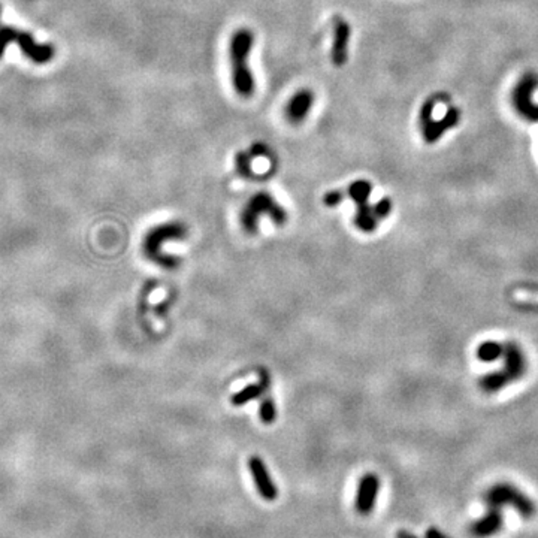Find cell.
Instances as JSON below:
<instances>
[{
    "instance_id": "30bf717a",
    "label": "cell",
    "mask_w": 538,
    "mask_h": 538,
    "mask_svg": "<svg viewBox=\"0 0 538 538\" xmlns=\"http://www.w3.org/2000/svg\"><path fill=\"white\" fill-rule=\"evenodd\" d=\"M17 44L20 46L21 53L30 59L34 63H38V65H44V63H49L54 57V46L50 44H38L34 36L27 31H23V34H19L17 36Z\"/></svg>"
},
{
    "instance_id": "ba28073f",
    "label": "cell",
    "mask_w": 538,
    "mask_h": 538,
    "mask_svg": "<svg viewBox=\"0 0 538 538\" xmlns=\"http://www.w3.org/2000/svg\"><path fill=\"white\" fill-rule=\"evenodd\" d=\"M332 49H330V60L334 66L341 68L349 59V44L352 36L350 24L342 19L334 20V34H332Z\"/></svg>"
},
{
    "instance_id": "8992f818",
    "label": "cell",
    "mask_w": 538,
    "mask_h": 538,
    "mask_svg": "<svg viewBox=\"0 0 538 538\" xmlns=\"http://www.w3.org/2000/svg\"><path fill=\"white\" fill-rule=\"evenodd\" d=\"M247 465L259 495L268 502H274L278 498V486L274 483L263 459L259 456H251Z\"/></svg>"
},
{
    "instance_id": "5bb4252c",
    "label": "cell",
    "mask_w": 538,
    "mask_h": 538,
    "mask_svg": "<svg viewBox=\"0 0 538 538\" xmlns=\"http://www.w3.org/2000/svg\"><path fill=\"white\" fill-rule=\"evenodd\" d=\"M355 225L362 232H374L375 230V226H377L375 214H374L372 208L370 207L368 203H363V205H359V207H357V213H356V217H355Z\"/></svg>"
},
{
    "instance_id": "2e32d148",
    "label": "cell",
    "mask_w": 538,
    "mask_h": 538,
    "mask_svg": "<svg viewBox=\"0 0 538 538\" xmlns=\"http://www.w3.org/2000/svg\"><path fill=\"white\" fill-rule=\"evenodd\" d=\"M504 355V347L495 341L482 342L477 349V357L483 362H495Z\"/></svg>"
},
{
    "instance_id": "8fae6325",
    "label": "cell",
    "mask_w": 538,
    "mask_h": 538,
    "mask_svg": "<svg viewBox=\"0 0 538 538\" xmlns=\"http://www.w3.org/2000/svg\"><path fill=\"white\" fill-rule=\"evenodd\" d=\"M504 525V514L499 507H489L483 517L474 522L470 531L476 538L492 537L501 531Z\"/></svg>"
},
{
    "instance_id": "e0dca14e",
    "label": "cell",
    "mask_w": 538,
    "mask_h": 538,
    "mask_svg": "<svg viewBox=\"0 0 538 538\" xmlns=\"http://www.w3.org/2000/svg\"><path fill=\"white\" fill-rule=\"evenodd\" d=\"M251 157L253 156L250 154V151L248 153L240 151V153H236V156H235V168H236V172H238L240 176L244 177V178L253 177Z\"/></svg>"
},
{
    "instance_id": "7a4b0ae2",
    "label": "cell",
    "mask_w": 538,
    "mask_h": 538,
    "mask_svg": "<svg viewBox=\"0 0 538 538\" xmlns=\"http://www.w3.org/2000/svg\"><path fill=\"white\" fill-rule=\"evenodd\" d=\"M187 236V228L183 223H178V221H169V223H163L159 226H154L150 229L146 235L144 243H142V248H144L146 256L156 262L157 265H161L163 268L172 269L177 268L180 260L173 256L163 255L162 253V245L166 241H173V240H183Z\"/></svg>"
},
{
    "instance_id": "cb8c5ba5",
    "label": "cell",
    "mask_w": 538,
    "mask_h": 538,
    "mask_svg": "<svg viewBox=\"0 0 538 538\" xmlns=\"http://www.w3.org/2000/svg\"><path fill=\"white\" fill-rule=\"evenodd\" d=\"M397 538H417V537H416L415 534H411L410 531H404V529H401V531H398Z\"/></svg>"
},
{
    "instance_id": "603a6c76",
    "label": "cell",
    "mask_w": 538,
    "mask_h": 538,
    "mask_svg": "<svg viewBox=\"0 0 538 538\" xmlns=\"http://www.w3.org/2000/svg\"><path fill=\"white\" fill-rule=\"evenodd\" d=\"M425 538H447V537L445 534H442L441 531H438L437 528H431V529L426 531Z\"/></svg>"
},
{
    "instance_id": "d4e9b609",
    "label": "cell",
    "mask_w": 538,
    "mask_h": 538,
    "mask_svg": "<svg viewBox=\"0 0 538 538\" xmlns=\"http://www.w3.org/2000/svg\"><path fill=\"white\" fill-rule=\"evenodd\" d=\"M0 14H2V8H0Z\"/></svg>"
},
{
    "instance_id": "44dd1931",
    "label": "cell",
    "mask_w": 538,
    "mask_h": 538,
    "mask_svg": "<svg viewBox=\"0 0 538 538\" xmlns=\"http://www.w3.org/2000/svg\"><path fill=\"white\" fill-rule=\"evenodd\" d=\"M342 193L338 192V190H330V192H328L325 196H323V201H325V205L326 207H338V205L342 202Z\"/></svg>"
},
{
    "instance_id": "7402d4cb",
    "label": "cell",
    "mask_w": 538,
    "mask_h": 538,
    "mask_svg": "<svg viewBox=\"0 0 538 538\" xmlns=\"http://www.w3.org/2000/svg\"><path fill=\"white\" fill-rule=\"evenodd\" d=\"M250 154L253 157H271V150L268 148V146L262 144V142H256L255 146H251Z\"/></svg>"
},
{
    "instance_id": "6da1fadb",
    "label": "cell",
    "mask_w": 538,
    "mask_h": 538,
    "mask_svg": "<svg viewBox=\"0 0 538 538\" xmlns=\"http://www.w3.org/2000/svg\"><path fill=\"white\" fill-rule=\"evenodd\" d=\"M255 46V34L247 27L233 31L229 42L232 86L238 96L248 99L256 93V78L248 66V57Z\"/></svg>"
},
{
    "instance_id": "5b68a950",
    "label": "cell",
    "mask_w": 538,
    "mask_h": 538,
    "mask_svg": "<svg viewBox=\"0 0 538 538\" xmlns=\"http://www.w3.org/2000/svg\"><path fill=\"white\" fill-rule=\"evenodd\" d=\"M538 87L535 73L525 75L513 90V105L517 113L529 121H538V105L532 102V93Z\"/></svg>"
},
{
    "instance_id": "3957f363",
    "label": "cell",
    "mask_w": 538,
    "mask_h": 538,
    "mask_svg": "<svg viewBox=\"0 0 538 538\" xmlns=\"http://www.w3.org/2000/svg\"><path fill=\"white\" fill-rule=\"evenodd\" d=\"M266 214L271 217L275 225L283 226L288 221V213L281 205L266 192H259L253 195L241 213V225L247 233H256L259 217Z\"/></svg>"
},
{
    "instance_id": "ac0fdd59",
    "label": "cell",
    "mask_w": 538,
    "mask_h": 538,
    "mask_svg": "<svg viewBox=\"0 0 538 538\" xmlns=\"http://www.w3.org/2000/svg\"><path fill=\"white\" fill-rule=\"evenodd\" d=\"M259 417H260V422L265 423V425H271L275 422L277 419V408H275V404L271 398H266L262 401L260 407H259Z\"/></svg>"
},
{
    "instance_id": "ffe728a7",
    "label": "cell",
    "mask_w": 538,
    "mask_h": 538,
    "mask_svg": "<svg viewBox=\"0 0 538 538\" xmlns=\"http://www.w3.org/2000/svg\"><path fill=\"white\" fill-rule=\"evenodd\" d=\"M390 210H392V203H390V201L387 198L378 201L375 203V207L372 208L375 217H378V218H386L389 215Z\"/></svg>"
},
{
    "instance_id": "52a82bcc",
    "label": "cell",
    "mask_w": 538,
    "mask_h": 538,
    "mask_svg": "<svg viewBox=\"0 0 538 538\" xmlns=\"http://www.w3.org/2000/svg\"><path fill=\"white\" fill-rule=\"evenodd\" d=\"M380 490V479L377 474L368 472L363 476L357 484V492L355 499V509L359 514L368 516L375 507V501Z\"/></svg>"
},
{
    "instance_id": "277c9868",
    "label": "cell",
    "mask_w": 538,
    "mask_h": 538,
    "mask_svg": "<svg viewBox=\"0 0 538 538\" xmlns=\"http://www.w3.org/2000/svg\"><path fill=\"white\" fill-rule=\"evenodd\" d=\"M484 501L489 507H513L524 519H531L535 514L532 499L522 494L517 487L507 483H499L490 487L484 495Z\"/></svg>"
},
{
    "instance_id": "4fadbf2b",
    "label": "cell",
    "mask_w": 538,
    "mask_h": 538,
    "mask_svg": "<svg viewBox=\"0 0 538 538\" xmlns=\"http://www.w3.org/2000/svg\"><path fill=\"white\" fill-rule=\"evenodd\" d=\"M266 389H268V377L265 375V380H263V375H262V380L259 383L248 385L243 390L235 392L230 398V404L233 407H243L248 404L250 401L258 400Z\"/></svg>"
},
{
    "instance_id": "d6986e66",
    "label": "cell",
    "mask_w": 538,
    "mask_h": 538,
    "mask_svg": "<svg viewBox=\"0 0 538 538\" xmlns=\"http://www.w3.org/2000/svg\"><path fill=\"white\" fill-rule=\"evenodd\" d=\"M17 36H19V31L15 30V29H12V27H2V29H0V57H2L5 54L6 46L12 41H17Z\"/></svg>"
},
{
    "instance_id": "7c38bea8",
    "label": "cell",
    "mask_w": 538,
    "mask_h": 538,
    "mask_svg": "<svg viewBox=\"0 0 538 538\" xmlns=\"http://www.w3.org/2000/svg\"><path fill=\"white\" fill-rule=\"evenodd\" d=\"M504 355H505V368L501 372L510 383L513 382V380H517L519 377L524 375L527 363L520 349L514 344H509L507 349H504Z\"/></svg>"
},
{
    "instance_id": "9c48e42d",
    "label": "cell",
    "mask_w": 538,
    "mask_h": 538,
    "mask_svg": "<svg viewBox=\"0 0 538 538\" xmlns=\"http://www.w3.org/2000/svg\"><path fill=\"white\" fill-rule=\"evenodd\" d=\"M314 93L310 88L298 90L284 108V117L290 124L304 123L314 105Z\"/></svg>"
},
{
    "instance_id": "9a60e30c",
    "label": "cell",
    "mask_w": 538,
    "mask_h": 538,
    "mask_svg": "<svg viewBox=\"0 0 538 538\" xmlns=\"http://www.w3.org/2000/svg\"><path fill=\"white\" fill-rule=\"evenodd\" d=\"M371 190H372V186L368 181L357 180V181H355V183L350 184V187H349V196L356 202V205L359 207V205L368 203V198L371 195Z\"/></svg>"
}]
</instances>
